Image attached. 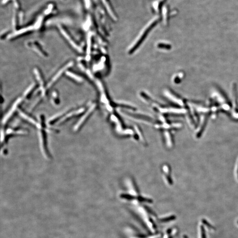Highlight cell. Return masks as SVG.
I'll return each instance as SVG.
<instances>
[{
	"mask_svg": "<svg viewBox=\"0 0 238 238\" xmlns=\"http://www.w3.org/2000/svg\"><path fill=\"white\" fill-rule=\"evenodd\" d=\"M18 112L22 118L36 129L38 132L40 149L43 155L46 159H50L52 156L49 148L48 133L53 130L52 128H50L51 126L46 123L43 116L40 118V120H38L22 110H19Z\"/></svg>",
	"mask_w": 238,
	"mask_h": 238,
	"instance_id": "cell-1",
	"label": "cell"
},
{
	"mask_svg": "<svg viewBox=\"0 0 238 238\" xmlns=\"http://www.w3.org/2000/svg\"><path fill=\"white\" fill-rule=\"evenodd\" d=\"M1 130V149L3 152L10 139L15 137L26 136L28 134L26 130L20 127H7Z\"/></svg>",
	"mask_w": 238,
	"mask_h": 238,
	"instance_id": "cell-2",
	"label": "cell"
},
{
	"mask_svg": "<svg viewBox=\"0 0 238 238\" xmlns=\"http://www.w3.org/2000/svg\"><path fill=\"white\" fill-rule=\"evenodd\" d=\"M94 109L95 105H93L87 110L86 111L85 113L82 115L81 118L78 121L74 126L73 128L74 131L75 132H78L81 130L82 128L84 126L85 124L87 122L90 115L94 112Z\"/></svg>",
	"mask_w": 238,
	"mask_h": 238,
	"instance_id": "cell-3",
	"label": "cell"
},
{
	"mask_svg": "<svg viewBox=\"0 0 238 238\" xmlns=\"http://www.w3.org/2000/svg\"><path fill=\"white\" fill-rule=\"evenodd\" d=\"M61 33L62 35L64 37V38L66 39L67 42L69 43L70 45H71V47L75 49L77 52L79 53H82V50L80 46L77 44L74 41V39L65 30V29L63 28H60Z\"/></svg>",
	"mask_w": 238,
	"mask_h": 238,
	"instance_id": "cell-4",
	"label": "cell"
},
{
	"mask_svg": "<svg viewBox=\"0 0 238 238\" xmlns=\"http://www.w3.org/2000/svg\"><path fill=\"white\" fill-rule=\"evenodd\" d=\"M28 47L35 52L42 56H46L47 53L43 50L42 45L37 42H30L28 43Z\"/></svg>",
	"mask_w": 238,
	"mask_h": 238,
	"instance_id": "cell-5",
	"label": "cell"
},
{
	"mask_svg": "<svg viewBox=\"0 0 238 238\" xmlns=\"http://www.w3.org/2000/svg\"><path fill=\"white\" fill-rule=\"evenodd\" d=\"M34 73H35V76L36 77L37 80L38 82V84H39V85L40 86V87L41 88H43V89H44V79L43 76L42 75L41 71L39 70L38 69H35L34 70Z\"/></svg>",
	"mask_w": 238,
	"mask_h": 238,
	"instance_id": "cell-6",
	"label": "cell"
},
{
	"mask_svg": "<svg viewBox=\"0 0 238 238\" xmlns=\"http://www.w3.org/2000/svg\"><path fill=\"white\" fill-rule=\"evenodd\" d=\"M178 230L176 228L169 229L165 232L163 238H174L177 234Z\"/></svg>",
	"mask_w": 238,
	"mask_h": 238,
	"instance_id": "cell-7",
	"label": "cell"
},
{
	"mask_svg": "<svg viewBox=\"0 0 238 238\" xmlns=\"http://www.w3.org/2000/svg\"><path fill=\"white\" fill-rule=\"evenodd\" d=\"M67 72L68 73H66V74L71 79L75 80V81H76L78 83H81L82 82V79L79 77L75 75L74 73H71V72Z\"/></svg>",
	"mask_w": 238,
	"mask_h": 238,
	"instance_id": "cell-8",
	"label": "cell"
},
{
	"mask_svg": "<svg viewBox=\"0 0 238 238\" xmlns=\"http://www.w3.org/2000/svg\"><path fill=\"white\" fill-rule=\"evenodd\" d=\"M52 102H53V104H55V105H57L59 102V101L58 100V93L56 91H54L52 95Z\"/></svg>",
	"mask_w": 238,
	"mask_h": 238,
	"instance_id": "cell-9",
	"label": "cell"
},
{
	"mask_svg": "<svg viewBox=\"0 0 238 238\" xmlns=\"http://www.w3.org/2000/svg\"><path fill=\"white\" fill-rule=\"evenodd\" d=\"M199 231H200V238H206V234L205 229L203 226L200 225L199 226Z\"/></svg>",
	"mask_w": 238,
	"mask_h": 238,
	"instance_id": "cell-10",
	"label": "cell"
},
{
	"mask_svg": "<svg viewBox=\"0 0 238 238\" xmlns=\"http://www.w3.org/2000/svg\"><path fill=\"white\" fill-rule=\"evenodd\" d=\"M182 238H189L188 237V236H186V235H184V236H183V237H182Z\"/></svg>",
	"mask_w": 238,
	"mask_h": 238,
	"instance_id": "cell-11",
	"label": "cell"
},
{
	"mask_svg": "<svg viewBox=\"0 0 238 238\" xmlns=\"http://www.w3.org/2000/svg\"></svg>",
	"mask_w": 238,
	"mask_h": 238,
	"instance_id": "cell-12",
	"label": "cell"
}]
</instances>
